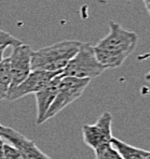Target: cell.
<instances>
[{
    "instance_id": "obj_6",
    "label": "cell",
    "mask_w": 150,
    "mask_h": 159,
    "mask_svg": "<svg viewBox=\"0 0 150 159\" xmlns=\"http://www.w3.org/2000/svg\"><path fill=\"white\" fill-rule=\"evenodd\" d=\"M62 73V71H44V70H32L26 79L11 88L7 95L6 99L8 101H15L20 98L29 93H36L42 88H44L53 78Z\"/></svg>"
},
{
    "instance_id": "obj_17",
    "label": "cell",
    "mask_w": 150,
    "mask_h": 159,
    "mask_svg": "<svg viewBox=\"0 0 150 159\" xmlns=\"http://www.w3.org/2000/svg\"><path fill=\"white\" fill-rule=\"evenodd\" d=\"M145 79H146V81H148L150 83V71L146 74V75H145Z\"/></svg>"
},
{
    "instance_id": "obj_3",
    "label": "cell",
    "mask_w": 150,
    "mask_h": 159,
    "mask_svg": "<svg viewBox=\"0 0 150 159\" xmlns=\"http://www.w3.org/2000/svg\"><path fill=\"white\" fill-rule=\"evenodd\" d=\"M105 70V67L96 58L92 44L81 42L78 52L62 71V76L93 80L99 76Z\"/></svg>"
},
{
    "instance_id": "obj_9",
    "label": "cell",
    "mask_w": 150,
    "mask_h": 159,
    "mask_svg": "<svg viewBox=\"0 0 150 159\" xmlns=\"http://www.w3.org/2000/svg\"><path fill=\"white\" fill-rule=\"evenodd\" d=\"M60 79H62V73L56 75L55 78H53L52 81L46 87L35 93L36 102H37V118H36L37 125H41L42 124L49 107H51V104L54 101L56 93H57L58 90V85H60Z\"/></svg>"
},
{
    "instance_id": "obj_5",
    "label": "cell",
    "mask_w": 150,
    "mask_h": 159,
    "mask_svg": "<svg viewBox=\"0 0 150 159\" xmlns=\"http://www.w3.org/2000/svg\"><path fill=\"white\" fill-rule=\"evenodd\" d=\"M112 116L109 112H105L92 125H84L82 127L83 141L94 152L110 144L112 138L111 133Z\"/></svg>"
},
{
    "instance_id": "obj_8",
    "label": "cell",
    "mask_w": 150,
    "mask_h": 159,
    "mask_svg": "<svg viewBox=\"0 0 150 159\" xmlns=\"http://www.w3.org/2000/svg\"><path fill=\"white\" fill-rule=\"evenodd\" d=\"M0 135L20 152L23 159H52L46 155L34 141L27 139L13 128L0 125Z\"/></svg>"
},
{
    "instance_id": "obj_2",
    "label": "cell",
    "mask_w": 150,
    "mask_h": 159,
    "mask_svg": "<svg viewBox=\"0 0 150 159\" xmlns=\"http://www.w3.org/2000/svg\"><path fill=\"white\" fill-rule=\"evenodd\" d=\"M80 45V41L67 40L34 51L31 56V71H63L77 54Z\"/></svg>"
},
{
    "instance_id": "obj_7",
    "label": "cell",
    "mask_w": 150,
    "mask_h": 159,
    "mask_svg": "<svg viewBox=\"0 0 150 159\" xmlns=\"http://www.w3.org/2000/svg\"><path fill=\"white\" fill-rule=\"evenodd\" d=\"M32 48L28 44L22 43L13 48L9 61H10L11 76H12V83L11 88L15 87L20 83H22L31 72V56ZM10 88V89H11Z\"/></svg>"
},
{
    "instance_id": "obj_18",
    "label": "cell",
    "mask_w": 150,
    "mask_h": 159,
    "mask_svg": "<svg viewBox=\"0 0 150 159\" xmlns=\"http://www.w3.org/2000/svg\"><path fill=\"white\" fill-rule=\"evenodd\" d=\"M145 159H150V152H149V154H148V155H147V157L145 158Z\"/></svg>"
},
{
    "instance_id": "obj_4",
    "label": "cell",
    "mask_w": 150,
    "mask_h": 159,
    "mask_svg": "<svg viewBox=\"0 0 150 159\" xmlns=\"http://www.w3.org/2000/svg\"><path fill=\"white\" fill-rule=\"evenodd\" d=\"M91 81L92 80L90 79L62 76V79L60 81V85H58V90L57 93H56V97L54 101H53V103L51 104V107H49L42 124L46 123L50 118L54 117L63 109H65L70 103H72L77 99H79Z\"/></svg>"
},
{
    "instance_id": "obj_10",
    "label": "cell",
    "mask_w": 150,
    "mask_h": 159,
    "mask_svg": "<svg viewBox=\"0 0 150 159\" xmlns=\"http://www.w3.org/2000/svg\"><path fill=\"white\" fill-rule=\"evenodd\" d=\"M110 143H111L112 147L118 152V154L123 159H145L150 152L132 146L114 137L111 138Z\"/></svg>"
},
{
    "instance_id": "obj_11",
    "label": "cell",
    "mask_w": 150,
    "mask_h": 159,
    "mask_svg": "<svg viewBox=\"0 0 150 159\" xmlns=\"http://www.w3.org/2000/svg\"><path fill=\"white\" fill-rule=\"evenodd\" d=\"M12 76H11L9 57L3 58L0 62V100L6 99L11 88Z\"/></svg>"
},
{
    "instance_id": "obj_15",
    "label": "cell",
    "mask_w": 150,
    "mask_h": 159,
    "mask_svg": "<svg viewBox=\"0 0 150 159\" xmlns=\"http://www.w3.org/2000/svg\"><path fill=\"white\" fill-rule=\"evenodd\" d=\"M3 145H4V142L2 137L0 135V159L3 158Z\"/></svg>"
},
{
    "instance_id": "obj_16",
    "label": "cell",
    "mask_w": 150,
    "mask_h": 159,
    "mask_svg": "<svg viewBox=\"0 0 150 159\" xmlns=\"http://www.w3.org/2000/svg\"><path fill=\"white\" fill-rule=\"evenodd\" d=\"M4 51H6V48H0V62H1V60H2V59H3Z\"/></svg>"
},
{
    "instance_id": "obj_12",
    "label": "cell",
    "mask_w": 150,
    "mask_h": 159,
    "mask_svg": "<svg viewBox=\"0 0 150 159\" xmlns=\"http://www.w3.org/2000/svg\"><path fill=\"white\" fill-rule=\"evenodd\" d=\"M94 153L96 159H123L118 154V152L112 147L111 143L102 147V148H99L98 151L94 152Z\"/></svg>"
},
{
    "instance_id": "obj_14",
    "label": "cell",
    "mask_w": 150,
    "mask_h": 159,
    "mask_svg": "<svg viewBox=\"0 0 150 159\" xmlns=\"http://www.w3.org/2000/svg\"><path fill=\"white\" fill-rule=\"evenodd\" d=\"M2 159H23L21 153L13 145L4 143L3 145V158Z\"/></svg>"
},
{
    "instance_id": "obj_1",
    "label": "cell",
    "mask_w": 150,
    "mask_h": 159,
    "mask_svg": "<svg viewBox=\"0 0 150 159\" xmlns=\"http://www.w3.org/2000/svg\"><path fill=\"white\" fill-rule=\"evenodd\" d=\"M137 34L126 30L116 22L109 23V34L94 48L98 61L105 69H116L124 64L137 44Z\"/></svg>"
},
{
    "instance_id": "obj_13",
    "label": "cell",
    "mask_w": 150,
    "mask_h": 159,
    "mask_svg": "<svg viewBox=\"0 0 150 159\" xmlns=\"http://www.w3.org/2000/svg\"><path fill=\"white\" fill-rule=\"evenodd\" d=\"M23 42L21 40H18L17 38H15L14 36H12L11 34L3 30L0 29V48H8V46H15L21 45Z\"/></svg>"
}]
</instances>
